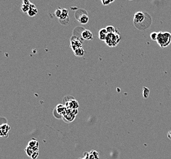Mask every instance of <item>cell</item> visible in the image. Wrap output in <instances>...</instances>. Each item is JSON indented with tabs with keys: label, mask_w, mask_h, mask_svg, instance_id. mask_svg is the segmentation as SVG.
Here are the masks:
<instances>
[{
	"label": "cell",
	"mask_w": 171,
	"mask_h": 159,
	"mask_svg": "<svg viewBox=\"0 0 171 159\" xmlns=\"http://www.w3.org/2000/svg\"><path fill=\"white\" fill-rule=\"evenodd\" d=\"M158 33L157 32H153L150 34V38L152 40H154V41H156L157 38H158Z\"/></svg>",
	"instance_id": "obj_17"
},
{
	"label": "cell",
	"mask_w": 171,
	"mask_h": 159,
	"mask_svg": "<svg viewBox=\"0 0 171 159\" xmlns=\"http://www.w3.org/2000/svg\"><path fill=\"white\" fill-rule=\"evenodd\" d=\"M156 42L161 48L168 47L171 43V34L169 32H159Z\"/></svg>",
	"instance_id": "obj_1"
},
{
	"label": "cell",
	"mask_w": 171,
	"mask_h": 159,
	"mask_svg": "<svg viewBox=\"0 0 171 159\" xmlns=\"http://www.w3.org/2000/svg\"><path fill=\"white\" fill-rule=\"evenodd\" d=\"M21 9L24 13H28V12L29 9V6L22 4L21 6Z\"/></svg>",
	"instance_id": "obj_16"
},
{
	"label": "cell",
	"mask_w": 171,
	"mask_h": 159,
	"mask_svg": "<svg viewBox=\"0 0 171 159\" xmlns=\"http://www.w3.org/2000/svg\"><path fill=\"white\" fill-rule=\"evenodd\" d=\"M1 129H2L3 134L4 135H6V133H8V132H9V129H10V127L8 124H4L3 126H1Z\"/></svg>",
	"instance_id": "obj_13"
},
{
	"label": "cell",
	"mask_w": 171,
	"mask_h": 159,
	"mask_svg": "<svg viewBox=\"0 0 171 159\" xmlns=\"http://www.w3.org/2000/svg\"><path fill=\"white\" fill-rule=\"evenodd\" d=\"M145 14L143 12H136L134 14V22L135 25L136 24V23L139 24V23H142L143 21L145 20Z\"/></svg>",
	"instance_id": "obj_4"
},
{
	"label": "cell",
	"mask_w": 171,
	"mask_h": 159,
	"mask_svg": "<svg viewBox=\"0 0 171 159\" xmlns=\"http://www.w3.org/2000/svg\"><path fill=\"white\" fill-rule=\"evenodd\" d=\"M39 156V152L38 151H36L34 152L33 154H32L31 156V157L33 158V159H36L38 158V157Z\"/></svg>",
	"instance_id": "obj_20"
},
{
	"label": "cell",
	"mask_w": 171,
	"mask_h": 159,
	"mask_svg": "<svg viewBox=\"0 0 171 159\" xmlns=\"http://www.w3.org/2000/svg\"><path fill=\"white\" fill-rule=\"evenodd\" d=\"M168 137L171 140V131L168 132Z\"/></svg>",
	"instance_id": "obj_22"
},
{
	"label": "cell",
	"mask_w": 171,
	"mask_h": 159,
	"mask_svg": "<svg viewBox=\"0 0 171 159\" xmlns=\"http://www.w3.org/2000/svg\"><path fill=\"white\" fill-rule=\"evenodd\" d=\"M79 22L81 24H87V23L88 22V20H89V17L87 15V14H82L80 15V17L77 19Z\"/></svg>",
	"instance_id": "obj_8"
},
{
	"label": "cell",
	"mask_w": 171,
	"mask_h": 159,
	"mask_svg": "<svg viewBox=\"0 0 171 159\" xmlns=\"http://www.w3.org/2000/svg\"><path fill=\"white\" fill-rule=\"evenodd\" d=\"M25 151L27 152L28 156H29V157H31L32 154H33V153L35 152V151H34L31 148V147H29V146L27 147V149H25Z\"/></svg>",
	"instance_id": "obj_14"
},
{
	"label": "cell",
	"mask_w": 171,
	"mask_h": 159,
	"mask_svg": "<svg viewBox=\"0 0 171 159\" xmlns=\"http://www.w3.org/2000/svg\"><path fill=\"white\" fill-rule=\"evenodd\" d=\"M66 19H68V10L66 9H62V14L59 19L60 20H64Z\"/></svg>",
	"instance_id": "obj_11"
},
{
	"label": "cell",
	"mask_w": 171,
	"mask_h": 159,
	"mask_svg": "<svg viewBox=\"0 0 171 159\" xmlns=\"http://www.w3.org/2000/svg\"><path fill=\"white\" fill-rule=\"evenodd\" d=\"M105 29H106V30H107L108 34H110V33H115L117 32V29L113 26H108L106 27Z\"/></svg>",
	"instance_id": "obj_12"
},
{
	"label": "cell",
	"mask_w": 171,
	"mask_h": 159,
	"mask_svg": "<svg viewBox=\"0 0 171 159\" xmlns=\"http://www.w3.org/2000/svg\"><path fill=\"white\" fill-rule=\"evenodd\" d=\"M81 36L84 39L87 40H91L93 37L92 33L90 30H88V29H85V30L82 31L81 34Z\"/></svg>",
	"instance_id": "obj_5"
},
{
	"label": "cell",
	"mask_w": 171,
	"mask_h": 159,
	"mask_svg": "<svg viewBox=\"0 0 171 159\" xmlns=\"http://www.w3.org/2000/svg\"><path fill=\"white\" fill-rule=\"evenodd\" d=\"M108 35V33L106 30L105 28H102L101 29H100L99 31V35H98V37L99 39L101 40H104L105 41L106 37H107Z\"/></svg>",
	"instance_id": "obj_7"
},
{
	"label": "cell",
	"mask_w": 171,
	"mask_h": 159,
	"mask_svg": "<svg viewBox=\"0 0 171 159\" xmlns=\"http://www.w3.org/2000/svg\"><path fill=\"white\" fill-rule=\"evenodd\" d=\"M149 93H150V90L148 88L144 87H143V96L145 98H147L149 96Z\"/></svg>",
	"instance_id": "obj_15"
},
{
	"label": "cell",
	"mask_w": 171,
	"mask_h": 159,
	"mask_svg": "<svg viewBox=\"0 0 171 159\" xmlns=\"http://www.w3.org/2000/svg\"><path fill=\"white\" fill-rule=\"evenodd\" d=\"M61 14H62V9H57L55 11V15L57 17V18H58V19L60 18Z\"/></svg>",
	"instance_id": "obj_18"
},
{
	"label": "cell",
	"mask_w": 171,
	"mask_h": 159,
	"mask_svg": "<svg viewBox=\"0 0 171 159\" xmlns=\"http://www.w3.org/2000/svg\"><path fill=\"white\" fill-rule=\"evenodd\" d=\"M121 37L120 35L118 32L115 33L108 34L107 37L105 40V43L110 47H115L119 44Z\"/></svg>",
	"instance_id": "obj_2"
},
{
	"label": "cell",
	"mask_w": 171,
	"mask_h": 159,
	"mask_svg": "<svg viewBox=\"0 0 171 159\" xmlns=\"http://www.w3.org/2000/svg\"><path fill=\"white\" fill-rule=\"evenodd\" d=\"M22 4L28 5V6H30V4L31 3H30V1H29V0H22Z\"/></svg>",
	"instance_id": "obj_21"
},
{
	"label": "cell",
	"mask_w": 171,
	"mask_h": 159,
	"mask_svg": "<svg viewBox=\"0 0 171 159\" xmlns=\"http://www.w3.org/2000/svg\"><path fill=\"white\" fill-rule=\"evenodd\" d=\"M3 132H2V129H1V126H0V137L3 136Z\"/></svg>",
	"instance_id": "obj_23"
},
{
	"label": "cell",
	"mask_w": 171,
	"mask_h": 159,
	"mask_svg": "<svg viewBox=\"0 0 171 159\" xmlns=\"http://www.w3.org/2000/svg\"><path fill=\"white\" fill-rule=\"evenodd\" d=\"M73 51H74V55L77 57H82L85 54V50H84L83 48H82V47H80V48L77 49Z\"/></svg>",
	"instance_id": "obj_10"
},
{
	"label": "cell",
	"mask_w": 171,
	"mask_h": 159,
	"mask_svg": "<svg viewBox=\"0 0 171 159\" xmlns=\"http://www.w3.org/2000/svg\"><path fill=\"white\" fill-rule=\"evenodd\" d=\"M70 45L73 51L76 50L77 49L80 48L82 46V41L76 36H73L70 39Z\"/></svg>",
	"instance_id": "obj_3"
},
{
	"label": "cell",
	"mask_w": 171,
	"mask_h": 159,
	"mask_svg": "<svg viewBox=\"0 0 171 159\" xmlns=\"http://www.w3.org/2000/svg\"><path fill=\"white\" fill-rule=\"evenodd\" d=\"M28 146L35 151H38V147H39V143L38 142V141L36 140H31V141H29Z\"/></svg>",
	"instance_id": "obj_9"
},
{
	"label": "cell",
	"mask_w": 171,
	"mask_h": 159,
	"mask_svg": "<svg viewBox=\"0 0 171 159\" xmlns=\"http://www.w3.org/2000/svg\"><path fill=\"white\" fill-rule=\"evenodd\" d=\"M102 3L103 5L106 6V5H108L112 3H113L115 0H101Z\"/></svg>",
	"instance_id": "obj_19"
},
{
	"label": "cell",
	"mask_w": 171,
	"mask_h": 159,
	"mask_svg": "<svg viewBox=\"0 0 171 159\" xmlns=\"http://www.w3.org/2000/svg\"><path fill=\"white\" fill-rule=\"evenodd\" d=\"M38 12V10L37 8L36 7V6H35L34 4H31L30 6H29V9L28 12V15L29 17H34L36 15H37Z\"/></svg>",
	"instance_id": "obj_6"
}]
</instances>
